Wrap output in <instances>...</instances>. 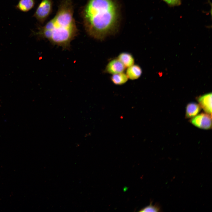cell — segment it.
<instances>
[{
  "label": "cell",
  "mask_w": 212,
  "mask_h": 212,
  "mask_svg": "<svg viewBox=\"0 0 212 212\" xmlns=\"http://www.w3.org/2000/svg\"><path fill=\"white\" fill-rule=\"evenodd\" d=\"M81 15L86 32L95 39L103 40L118 30L120 10L115 0H88Z\"/></svg>",
  "instance_id": "obj_1"
},
{
  "label": "cell",
  "mask_w": 212,
  "mask_h": 212,
  "mask_svg": "<svg viewBox=\"0 0 212 212\" xmlns=\"http://www.w3.org/2000/svg\"><path fill=\"white\" fill-rule=\"evenodd\" d=\"M73 13L72 0H62L55 16L44 25L38 26L32 33L64 49H69L78 33Z\"/></svg>",
  "instance_id": "obj_2"
},
{
  "label": "cell",
  "mask_w": 212,
  "mask_h": 212,
  "mask_svg": "<svg viewBox=\"0 0 212 212\" xmlns=\"http://www.w3.org/2000/svg\"><path fill=\"white\" fill-rule=\"evenodd\" d=\"M52 0H42L33 15L40 24H43L51 14L53 8Z\"/></svg>",
  "instance_id": "obj_3"
},
{
  "label": "cell",
  "mask_w": 212,
  "mask_h": 212,
  "mask_svg": "<svg viewBox=\"0 0 212 212\" xmlns=\"http://www.w3.org/2000/svg\"><path fill=\"white\" fill-rule=\"evenodd\" d=\"M190 122L195 126L204 129L211 127V115L207 113H201L192 118Z\"/></svg>",
  "instance_id": "obj_4"
},
{
  "label": "cell",
  "mask_w": 212,
  "mask_h": 212,
  "mask_svg": "<svg viewBox=\"0 0 212 212\" xmlns=\"http://www.w3.org/2000/svg\"><path fill=\"white\" fill-rule=\"evenodd\" d=\"M126 68L117 57L108 62L105 68L104 72L106 73L112 75L124 72Z\"/></svg>",
  "instance_id": "obj_5"
},
{
  "label": "cell",
  "mask_w": 212,
  "mask_h": 212,
  "mask_svg": "<svg viewBox=\"0 0 212 212\" xmlns=\"http://www.w3.org/2000/svg\"><path fill=\"white\" fill-rule=\"evenodd\" d=\"M198 101L201 108L208 114L211 115L212 93H209L198 97Z\"/></svg>",
  "instance_id": "obj_6"
},
{
  "label": "cell",
  "mask_w": 212,
  "mask_h": 212,
  "mask_svg": "<svg viewBox=\"0 0 212 212\" xmlns=\"http://www.w3.org/2000/svg\"><path fill=\"white\" fill-rule=\"evenodd\" d=\"M142 70L138 64H134L127 68L125 74L128 79L135 80L139 79L142 74Z\"/></svg>",
  "instance_id": "obj_7"
},
{
  "label": "cell",
  "mask_w": 212,
  "mask_h": 212,
  "mask_svg": "<svg viewBox=\"0 0 212 212\" xmlns=\"http://www.w3.org/2000/svg\"><path fill=\"white\" fill-rule=\"evenodd\" d=\"M117 58L126 68L134 64V58L133 55L129 52H123L120 53Z\"/></svg>",
  "instance_id": "obj_8"
},
{
  "label": "cell",
  "mask_w": 212,
  "mask_h": 212,
  "mask_svg": "<svg viewBox=\"0 0 212 212\" xmlns=\"http://www.w3.org/2000/svg\"><path fill=\"white\" fill-rule=\"evenodd\" d=\"M35 3V0H19L15 8L21 12H26L34 7Z\"/></svg>",
  "instance_id": "obj_9"
},
{
  "label": "cell",
  "mask_w": 212,
  "mask_h": 212,
  "mask_svg": "<svg viewBox=\"0 0 212 212\" xmlns=\"http://www.w3.org/2000/svg\"><path fill=\"white\" fill-rule=\"evenodd\" d=\"M201 107L196 103L191 102L188 104L186 107V117L191 118L196 116L201 111Z\"/></svg>",
  "instance_id": "obj_10"
},
{
  "label": "cell",
  "mask_w": 212,
  "mask_h": 212,
  "mask_svg": "<svg viewBox=\"0 0 212 212\" xmlns=\"http://www.w3.org/2000/svg\"><path fill=\"white\" fill-rule=\"evenodd\" d=\"M110 79L114 84L120 85L126 83L129 79L125 73L123 72L112 75Z\"/></svg>",
  "instance_id": "obj_11"
},
{
  "label": "cell",
  "mask_w": 212,
  "mask_h": 212,
  "mask_svg": "<svg viewBox=\"0 0 212 212\" xmlns=\"http://www.w3.org/2000/svg\"><path fill=\"white\" fill-rule=\"evenodd\" d=\"M153 201H150L149 205L142 208L139 211V212H160L161 211L160 205L156 203L154 205H152Z\"/></svg>",
  "instance_id": "obj_12"
},
{
  "label": "cell",
  "mask_w": 212,
  "mask_h": 212,
  "mask_svg": "<svg viewBox=\"0 0 212 212\" xmlns=\"http://www.w3.org/2000/svg\"><path fill=\"white\" fill-rule=\"evenodd\" d=\"M170 7L178 6L181 4V0H162Z\"/></svg>",
  "instance_id": "obj_13"
}]
</instances>
